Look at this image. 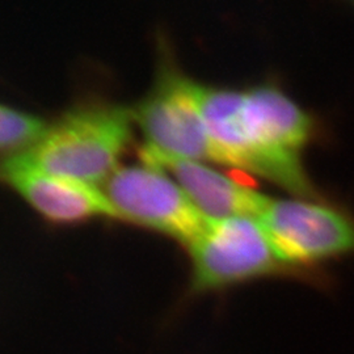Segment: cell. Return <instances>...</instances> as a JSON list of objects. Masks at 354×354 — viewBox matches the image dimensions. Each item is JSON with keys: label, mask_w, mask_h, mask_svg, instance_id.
<instances>
[{"label": "cell", "mask_w": 354, "mask_h": 354, "mask_svg": "<svg viewBox=\"0 0 354 354\" xmlns=\"http://www.w3.org/2000/svg\"><path fill=\"white\" fill-rule=\"evenodd\" d=\"M198 87L200 109L219 165L252 172L304 198L315 196L301 162L313 131L302 108L272 86L247 91Z\"/></svg>", "instance_id": "6da1fadb"}, {"label": "cell", "mask_w": 354, "mask_h": 354, "mask_svg": "<svg viewBox=\"0 0 354 354\" xmlns=\"http://www.w3.org/2000/svg\"><path fill=\"white\" fill-rule=\"evenodd\" d=\"M134 129L131 108L84 102L48 122L37 143L24 152L49 172L97 187L121 165L133 143Z\"/></svg>", "instance_id": "7a4b0ae2"}, {"label": "cell", "mask_w": 354, "mask_h": 354, "mask_svg": "<svg viewBox=\"0 0 354 354\" xmlns=\"http://www.w3.org/2000/svg\"><path fill=\"white\" fill-rule=\"evenodd\" d=\"M131 111L145 140L143 149L160 156L219 165L200 109L198 83L174 64L162 62L151 88Z\"/></svg>", "instance_id": "3957f363"}, {"label": "cell", "mask_w": 354, "mask_h": 354, "mask_svg": "<svg viewBox=\"0 0 354 354\" xmlns=\"http://www.w3.org/2000/svg\"><path fill=\"white\" fill-rule=\"evenodd\" d=\"M102 190L115 219L162 234L185 247L207 223L174 177L140 158L137 165H120Z\"/></svg>", "instance_id": "277c9868"}, {"label": "cell", "mask_w": 354, "mask_h": 354, "mask_svg": "<svg viewBox=\"0 0 354 354\" xmlns=\"http://www.w3.org/2000/svg\"><path fill=\"white\" fill-rule=\"evenodd\" d=\"M192 290H219L251 279L276 274L282 264L257 216L241 215L207 221L187 247Z\"/></svg>", "instance_id": "5b68a950"}, {"label": "cell", "mask_w": 354, "mask_h": 354, "mask_svg": "<svg viewBox=\"0 0 354 354\" xmlns=\"http://www.w3.org/2000/svg\"><path fill=\"white\" fill-rule=\"evenodd\" d=\"M257 219L286 268L354 252L353 219L327 205L268 197Z\"/></svg>", "instance_id": "8992f818"}, {"label": "cell", "mask_w": 354, "mask_h": 354, "mask_svg": "<svg viewBox=\"0 0 354 354\" xmlns=\"http://www.w3.org/2000/svg\"><path fill=\"white\" fill-rule=\"evenodd\" d=\"M0 181L51 223L76 225L96 218H115L102 188L49 172L26 152L0 160Z\"/></svg>", "instance_id": "52a82bcc"}, {"label": "cell", "mask_w": 354, "mask_h": 354, "mask_svg": "<svg viewBox=\"0 0 354 354\" xmlns=\"http://www.w3.org/2000/svg\"><path fill=\"white\" fill-rule=\"evenodd\" d=\"M140 158L159 165L174 177L206 221L257 216L268 201V196L203 162L160 156L143 147L140 149Z\"/></svg>", "instance_id": "ba28073f"}, {"label": "cell", "mask_w": 354, "mask_h": 354, "mask_svg": "<svg viewBox=\"0 0 354 354\" xmlns=\"http://www.w3.org/2000/svg\"><path fill=\"white\" fill-rule=\"evenodd\" d=\"M48 122L37 114L0 102V156L7 158L32 149Z\"/></svg>", "instance_id": "9c48e42d"}]
</instances>
